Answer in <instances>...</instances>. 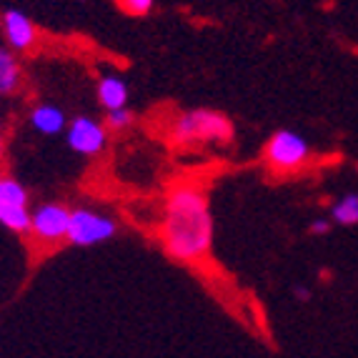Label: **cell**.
<instances>
[{
    "label": "cell",
    "mask_w": 358,
    "mask_h": 358,
    "mask_svg": "<svg viewBox=\"0 0 358 358\" xmlns=\"http://www.w3.org/2000/svg\"><path fill=\"white\" fill-rule=\"evenodd\" d=\"M213 210L208 188L201 183H176L166 193L161 218V245L176 263L198 266L213 251Z\"/></svg>",
    "instance_id": "cell-1"
},
{
    "label": "cell",
    "mask_w": 358,
    "mask_h": 358,
    "mask_svg": "<svg viewBox=\"0 0 358 358\" xmlns=\"http://www.w3.org/2000/svg\"><path fill=\"white\" fill-rule=\"evenodd\" d=\"M171 141L176 145H206L231 143L233 123L226 113L213 108H191L180 110L171 123Z\"/></svg>",
    "instance_id": "cell-2"
},
{
    "label": "cell",
    "mask_w": 358,
    "mask_h": 358,
    "mask_svg": "<svg viewBox=\"0 0 358 358\" xmlns=\"http://www.w3.org/2000/svg\"><path fill=\"white\" fill-rule=\"evenodd\" d=\"M263 161L278 176L296 173L310 161V145L301 133L281 128L268 138V143L263 148Z\"/></svg>",
    "instance_id": "cell-3"
},
{
    "label": "cell",
    "mask_w": 358,
    "mask_h": 358,
    "mask_svg": "<svg viewBox=\"0 0 358 358\" xmlns=\"http://www.w3.org/2000/svg\"><path fill=\"white\" fill-rule=\"evenodd\" d=\"M118 236V221L110 215L93 208H71V223H68L66 243L73 248H90L113 241Z\"/></svg>",
    "instance_id": "cell-4"
},
{
    "label": "cell",
    "mask_w": 358,
    "mask_h": 358,
    "mask_svg": "<svg viewBox=\"0 0 358 358\" xmlns=\"http://www.w3.org/2000/svg\"><path fill=\"white\" fill-rule=\"evenodd\" d=\"M68 223H71V208L58 201H48L30 210V236L38 245L66 243Z\"/></svg>",
    "instance_id": "cell-5"
},
{
    "label": "cell",
    "mask_w": 358,
    "mask_h": 358,
    "mask_svg": "<svg viewBox=\"0 0 358 358\" xmlns=\"http://www.w3.org/2000/svg\"><path fill=\"white\" fill-rule=\"evenodd\" d=\"M66 143L73 153L83 158H96L108 145V128L103 126V120L90 118V115H76L73 120H68Z\"/></svg>",
    "instance_id": "cell-6"
},
{
    "label": "cell",
    "mask_w": 358,
    "mask_h": 358,
    "mask_svg": "<svg viewBox=\"0 0 358 358\" xmlns=\"http://www.w3.org/2000/svg\"><path fill=\"white\" fill-rule=\"evenodd\" d=\"M0 30L6 38V45L13 53H30L38 45V25L28 13L18 8H6L0 13Z\"/></svg>",
    "instance_id": "cell-7"
},
{
    "label": "cell",
    "mask_w": 358,
    "mask_h": 358,
    "mask_svg": "<svg viewBox=\"0 0 358 358\" xmlns=\"http://www.w3.org/2000/svg\"><path fill=\"white\" fill-rule=\"evenodd\" d=\"M28 120L30 126H33V131L48 138L60 136L68 128V118L63 113V108L53 106V103H38V106H33Z\"/></svg>",
    "instance_id": "cell-8"
},
{
    "label": "cell",
    "mask_w": 358,
    "mask_h": 358,
    "mask_svg": "<svg viewBox=\"0 0 358 358\" xmlns=\"http://www.w3.org/2000/svg\"><path fill=\"white\" fill-rule=\"evenodd\" d=\"M96 96L106 110H115V108H126L131 90H128L126 78L118 73H103L96 83Z\"/></svg>",
    "instance_id": "cell-9"
},
{
    "label": "cell",
    "mask_w": 358,
    "mask_h": 358,
    "mask_svg": "<svg viewBox=\"0 0 358 358\" xmlns=\"http://www.w3.org/2000/svg\"><path fill=\"white\" fill-rule=\"evenodd\" d=\"M23 88V66L18 53L0 45V98H10Z\"/></svg>",
    "instance_id": "cell-10"
},
{
    "label": "cell",
    "mask_w": 358,
    "mask_h": 358,
    "mask_svg": "<svg viewBox=\"0 0 358 358\" xmlns=\"http://www.w3.org/2000/svg\"><path fill=\"white\" fill-rule=\"evenodd\" d=\"M0 226L15 236H30L28 206H0Z\"/></svg>",
    "instance_id": "cell-11"
},
{
    "label": "cell",
    "mask_w": 358,
    "mask_h": 358,
    "mask_svg": "<svg viewBox=\"0 0 358 358\" xmlns=\"http://www.w3.org/2000/svg\"><path fill=\"white\" fill-rule=\"evenodd\" d=\"M329 218L336 223V226H343V228L358 226V193H346V196H341L338 201L331 206Z\"/></svg>",
    "instance_id": "cell-12"
},
{
    "label": "cell",
    "mask_w": 358,
    "mask_h": 358,
    "mask_svg": "<svg viewBox=\"0 0 358 358\" xmlns=\"http://www.w3.org/2000/svg\"><path fill=\"white\" fill-rule=\"evenodd\" d=\"M30 193L15 176L0 171V206H28Z\"/></svg>",
    "instance_id": "cell-13"
},
{
    "label": "cell",
    "mask_w": 358,
    "mask_h": 358,
    "mask_svg": "<svg viewBox=\"0 0 358 358\" xmlns=\"http://www.w3.org/2000/svg\"><path fill=\"white\" fill-rule=\"evenodd\" d=\"M103 126L108 128V133H123L128 128L136 126V113L131 108H115V110H106V118H103Z\"/></svg>",
    "instance_id": "cell-14"
},
{
    "label": "cell",
    "mask_w": 358,
    "mask_h": 358,
    "mask_svg": "<svg viewBox=\"0 0 358 358\" xmlns=\"http://www.w3.org/2000/svg\"><path fill=\"white\" fill-rule=\"evenodd\" d=\"M118 6L123 13L133 15V18H145L155 8V0H118Z\"/></svg>",
    "instance_id": "cell-15"
},
{
    "label": "cell",
    "mask_w": 358,
    "mask_h": 358,
    "mask_svg": "<svg viewBox=\"0 0 358 358\" xmlns=\"http://www.w3.org/2000/svg\"><path fill=\"white\" fill-rule=\"evenodd\" d=\"M331 228H334V221H331V218H313L308 226V233L310 236H329Z\"/></svg>",
    "instance_id": "cell-16"
},
{
    "label": "cell",
    "mask_w": 358,
    "mask_h": 358,
    "mask_svg": "<svg viewBox=\"0 0 358 358\" xmlns=\"http://www.w3.org/2000/svg\"><path fill=\"white\" fill-rule=\"evenodd\" d=\"M293 299L301 301V303H308V301H313V291H310L308 286H303V283H296V286L291 288Z\"/></svg>",
    "instance_id": "cell-17"
},
{
    "label": "cell",
    "mask_w": 358,
    "mask_h": 358,
    "mask_svg": "<svg viewBox=\"0 0 358 358\" xmlns=\"http://www.w3.org/2000/svg\"><path fill=\"white\" fill-rule=\"evenodd\" d=\"M6 155V131H3V120H0V158Z\"/></svg>",
    "instance_id": "cell-18"
},
{
    "label": "cell",
    "mask_w": 358,
    "mask_h": 358,
    "mask_svg": "<svg viewBox=\"0 0 358 358\" xmlns=\"http://www.w3.org/2000/svg\"><path fill=\"white\" fill-rule=\"evenodd\" d=\"M356 173H358V163H356Z\"/></svg>",
    "instance_id": "cell-19"
}]
</instances>
